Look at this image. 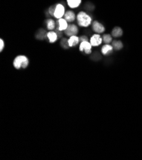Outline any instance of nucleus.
<instances>
[{
	"instance_id": "21",
	"label": "nucleus",
	"mask_w": 142,
	"mask_h": 160,
	"mask_svg": "<svg viewBox=\"0 0 142 160\" xmlns=\"http://www.w3.org/2000/svg\"><path fill=\"white\" fill-rule=\"evenodd\" d=\"M0 46H1V47H0V51L2 52L3 50V48H5V42L3 40V39L0 40Z\"/></svg>"
},
{
	"instance_id": "14",
	"label": "nucleus",
	"mask_w": 142,
	"mask_h": 160,
	"mask_svg": "<svg viewBox=\"0 0 142 160\" xmlns=\"http://www.w3.org/2000/svg\"><path fill=\"white\" fill-rule=\"evenodd\" d=\"M123 34L122 30L119 27H115L113 29L112 32V36L113 37H120Z\"/></svg>"
},
{
	"instance_id": "6",
	"label": "nucleus",
	"mask_w": 142,
	"mask_h": 160,
	"mask_svg": "<svg viewBox=\"0 0 142 160\" xmlns=\"http://www.w3.org/2000/svg\"><path fill=\"white\" fill-rule=\"evenodd\" d=\"M103 39L99 34H93L90 39V43L92 47H98L101 44Z\"/></svg>"
},
{
	"instance_id": "11",
	"label": "nucleus",
	"mask_w": 142,
	"mask_h": 160,
	"mask_svg": "<svg viewBox=\"0 0 142 160\" xmlns=\"http://www.w3.org/2000/svg\"><path fill=\"white\" fill-rule=\"evenodd\" d=\"M80 42V38L77 35L70 36L68 39V44L70 47H73L77 46Z\"/></svg>"
},
{
	"instance_id": "7",
	"label": "nucleus",
	"mask_w": 142,
	"mask_h": 160,
	"mask_svg": "<svg viewBox=\"0 0 142 160\" xmlns=\"http://www.w3.org/2000/svg\"><path fill=\"white\" fill-rule=\"evenodd\" d=\"M92 28L94 32L98 34L102 33L105 31V28H104V26L102 24H101L100 22H99L97 21H95L93 22V23L92 24Z\"/></svg>"
},
{
	"instance_id": "13",
	"label": "nucleus",
	"mask_w": 142,
	"mask_h": 160,
	"mask_svg": "<svg viewBox=\"0 0 142 160\" xmlns=\"http://www.w3.org/2000/svg\"><path fill=\"white\" fill-rule=\"evenodd\" d=\"M113 48V47L112 45H110L109 44H105L101 48V53L103 55H107L112 52Z\"/></svg>"
},
{
	"instance_id": "9",
	"label": "nucleus",
	"mask_w": 142,
	"mask_h": 160,
	"mask_svg": "<svg viewBox=\"0 0 142 160\" xmlns=\"http://www.w3.org/2000/svg\"><path fill=\"white\" fill-rule=\"evenodd\" d=\"M77 18V16H75V14L72 10H68L65 12V14L64 16V19L68 22H73L75 19Z\"/></svg>"
},
{
	"instance_id": "4",
	"label": "nucleus",
	"mask_w": 142,
	"mask_h": 160,
	"mask_svg": "<svg viewBox=\"0 0 142 160\" xmlns=\"http://www.w3.org/2000/svg\"><path fill=\"white\" fill-rule=\"evenodd\" d=\"M92 47L90 42H82L79 45V50L84 51L86 54H89L92 52Z\"/></svg>"
},
{
	"instance_id": "12",
	"label": "nucleus",
	"mask_w": 142,
	"mask_h": 160,
	"mask_svg": "<svg viewBox=\"0 0 142 160\" xmlns=\"http://www.w3.org/2000/svg\"><path fill=\"white\" fill-rule=\"evenodd\" d=\"M82 3V0H67V4L71 8H77Z\"/></svg>"
},
{
	"instance_id": "22",
	"label": "nucleus",
	"mask_w": 142,
	"mask_h": 160,
	"mask_svg": "<svg viewBox=\"0 0 142 160\" xmlns=\"http://www.w3.org/2000/svg\"><path fill=\"white\" fill-rule=\"evenodd\" d=\"M80 41L82 42H86V41H88V38L86 36H82L80 37Z\"/></svg>"
},
{
	"instance_id": "17",
	"label": "nucleus",
	"mask_w": 142,
	"mask_h": 160,
	"mask_svg": "<svg viewBox=\"0 0 142 160\" xmlns=\"http://www.w3.org/2000/svg\"><path fill=\"white\" fill-rule=\"evenodd\" d=\"M103 41L105 44H109L112 41V36L110 34H104L103 37Z\"/></svg>"
},
{
	"instance_id": "20",
	"label": "nucleus",
	"mask_w": 142,
	"mask_h": 160,
	"mask_svg": "<svg viewBox=\"0 0 142 160\" xmlns=\"http://www.w3.org/2000/svg\"><path fill=\"white\" fill-rule=\"evenodd\" d=\"M55 7H56V5L50 7V8H49V13L51 16H53V17L54 16V12L55 10Z\"/></svg>"
},
{
	"instance_id": "3",
	"label": "nucleus",
	"mask_w": 142,
	"mask_h": 160,
	"mask_svg": "<svg viewBox=\"0 0 142 160\" xmlns=\"http://www.w3.org/2000/svg\"><path fill=\"white\" fill-rule=\"evenodd\" d=\"M64 14H65V8L64 5L61 3L57 4L54 17L57 19H60L61 18H63Z\"/></svg>"
},
{
	"instance_id": "8",
	"label": "nucleus",
	"mask_w": 142,
	"mask_h": 160,
	"mask_svg": "<svg viewBox=\"0 0 142 160\" xmlns=\"http://www.w3.org/2000/svg\"><path fill=\"white\" fill-rule=\"evenodd\" d=\"M56 26H57V30L63 31H65L67 29L68 26V22L64 18H61L60 19H58Z\"/></svg>"
},
{
	"instance_id": "10",
	"label": "nucleus",
	"mask_w": 142,
	"mask_h": 160,
	"mask_svg": "<svg viewBox=\"0 0 142 160\" xmlns=\"http://www.w3.org/2000/svg\"><path fill=\"white\" fill-rule=\"evenodd\" d=\"M47 38L48 39L50 43H52L55 42L57 40L59 36L56 32L53 31H50L47 34Z\"/></svg>"
},
{
	"instance_id": "19",
	"label": "nucleus",
	"mask_w": 142,
	"mask_h": 160,
	"mask_svg": "<svg viewBox=\"0 0 142 160\" xmlns=\"http://www.w3.org/2000/svg\"><path fill=\"white\" fill-rule=\"evenodd\" d=\"M61 46H62L63 48H67L68 47H69V44H68V40L65 39H63L61 40Z\"/></svg>"
},
{
	"instance_id": "16",
	"label": "nucleus",
	"mask_w": 142,
	"mask_h": 160,
	"mask_svg": "<svg viewBox=\"0 0 142 160\" xmlns=\"http://www.w3.org/2000/svg\"><path fill=\"white\" fill-rule=\"evenodd\" d=\"M112 46L114 49L117 51H119L123 47V44L121 41H114L112 43Z\"/></svg>"
},
{
	"instance_id": "18",
	"label": "nucleus",
	"mask_w": 142,
	"mask_h": 160,
	"mask_svg": "<svg viewBox=\"0 0 142 160\" xmlns=\"http://www.w3.org/2000/svg\"><path fill=\"white\" fill-rule=\"evenodd\" d=\"M47 34L45 33V31L43 30H40V31L38 33V34H37V37L38 39H40V40H43L45 37H47Z\"/></svg>"
},
{
	"instance_id": "1",
	"label": "nucleus",
	"mask_w": 142,
	"mask_h": 160,
	"mask_svg": "<svg viewBox=\"0 0 142 160\" xmlns=\"http://www.w3.org/2000/svg\"><path fill=\"white\" fill-rule=\"evenodd\" d=\"M77 20L78 26L83 28L89 26L92 23V18L85 11H80L77 16Z\"/></svg>"
},
{
	"instance_id": "5",
	"label": "nucleus",
	"mask_w": 142,
	"mask_h": 160,
	"mask_svg": "<svg viewBox=\"0 0 142 160\" xmlns=\"http://www.w3.org/2000/svg\"><path fill=\"white\" fill-rule=\"evenodd\" d=\"M78 33V29L77 26L75 24H69L68 25L67 29L64 31V33L67 36H72L74 35H77Z\"/></svg>"
},
{
	"instance_id": "15",
	"label": "nucleus",
	"mask_w": 142,
	"mask_h": 160,
	"mask_svg": "<svg viewBox=\"0 0 142 160\" xmlns=\"http://www.w3.org/2000/svg\"><path fill=\"white\" fill-rule=\"evenodd\" d=\"M46 24H47V28L48 29V30L49 31H52L55 29V26H56V24L55 22V21L53 19H48L46 21Z\"/></svg>"
},
{
	"instance_id": "2",
	"label": "nucleus",
	"mask_w": 142,
	"mask_h": 160,
	"mask_svg": "<svg viewBox=\"0 0 142 160\" xmlns=\"http://www.w3.org/2000/svg\"><path fill=\"white\" fill-rule=\"evenodd\" d=\"M29 64V61L28 58L24 55L17 56L13 61V65L15 68L19 70L20 68H26Z\"/></svg>"
}]
</instances>
